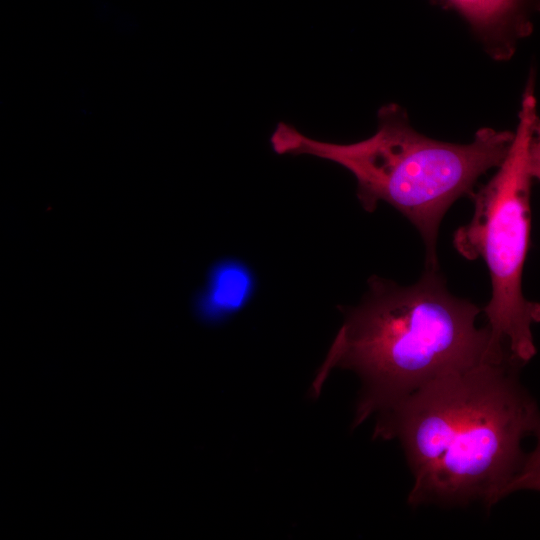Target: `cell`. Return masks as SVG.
<instances>
[{
	"instance_id": "1",
	"label": "cell",
	"mask_w": 540,
	"mask_h": 540,
	"mask_svg": "<svg viewBox=\"0 0 540 540\" xmlns=\"http://www.w3.org/2000/svg\"><path fill=\"white\" fill-rule=\"evenodd\" d=\"M522 365L511 357L485 361L437 378L377 414L373 438L398 439L414 483L412 506L487 508L521 490H539L536 401L522 386Z\"/></svg>"
},
{
	"instance_id": "2",
	"label": "cell",
	"mask_w": 540,
	"mask_h": 540,
	"mask_svg": "<svg viewBox=\"0 0 540 540\" xmlns=\"http://www.w3.org/2000/svg\"><path fill=\"white\" fill-rule=\"evenodd\" d=\"M356 307H342L345 319L316 373L310 396L317 398L331 371L348 369L362 388L353 427L406 399L448 373L485 361L489 350L482 311L453 295L438 270L426 269L413 285L377 276Z\"/></svg>"
},
{
	"instance_id": "3",
	"label": "cell",
	"mask_w": 540,
	"mask_h": 540,
	"mask_svg": "<svg viewBox=\"0 0 540 540\" xmlns=\"http://www.w3.org/2000/svg\"><path fill=\"white\" fill-rule=\"evenodd\" d=\"M513 136L514 131L483 127L467 144L439 141L416 131L402 106L388 103L377 112L376 132L364 140L325 142L279 122L270 144L279 155H311L347 169L356 179L362 208L373 212L386 202L402 213L423 239L426 269L438 270L436 245L444 215L501 164Z\"/></svg>"
},
{
	"instance_id": "4",
	"label": "cell",
	"mask_w": 540,
	"mask_h": 540,
	"mask_svg": "<svg viewBox=\"0 0 540 540\" xmlns=\"http://www.w3.org/2000/svg\"><path fill=\"white\" fill-rule=\"evenodd\" d=\"M539 176L540 118L531 72L508 153L489 181L469 196L473 216L453 235L457 252L468 260L482 259L489 272L492 295L482 311L491 354L510 355L523 366L537 352L532 325L540 320L539 303L527 300L522 291L530 246L531 191Z\"/></svg>"
},
{
	"instance_id": "5",
	"label": "cell",
	"mask_w": 540,
	"mask_h": 540,
	"mask_svg": "<svg viewBox=\"0 0 540 540\" xmlns=\"http://www.w3.org/2000/svg\"><path fill=\"white\" fill-rule=\"evenodd\" d=\"M439 1L469 23L486 53L496 61L509 60L519 41L533 29L526 10L527 0Z\"/></svg>"
},
{
	"instance_id": "6",
	"label": "cell",
	"mask_w": 540,
	"mask_h": 540,
	"mask_svg": "<svg viewBox=\"0 0 540 540\" xmlns=\"http://www.w3.org/2000/svg\"><path fill=\"white\" fill-rule=\"evenodd\" d=\"M257 288V275L247 262L237 257L220 258L210 265L194 295L193 312L204 325H222L250 304Z\"/></svg>"
}]
</instances>
